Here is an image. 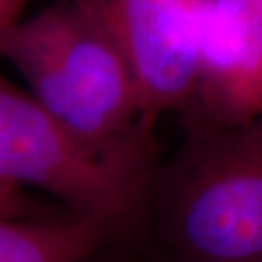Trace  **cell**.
<instances>
[{"mask_svg":"<svg viewBox=\"0 0 262 262\" xmlns=\"http://www.w3.org/2000/svg\"><path fill=\"white\" fill-rule=\"evenodd\" d=\"M89 262H91V260H89Z\"/></svg>","mask_w":262,"mask_h":262,"instance_id":"9","label":"cell"},{"mask_svg":"<svg viewBox=\"0 0 262 262\" xmlns=\"http://www.w3.org/2000/svg\"><path fill=\"white\" fill-rule=\"evenodd\" d=\"M26 2L28 0H0V28L17 23Z\"/></svg>","mask_w":262,"mask_h":262,"instance_id":"8","label":"cell"},{"mask_svg":"<svg viewBox=\"0 0 262 262\" xmlns=\"http://www.w3.org/2000/svg\"><path fill=\"white\" fill-rule=\"evenodd\" d=\"M154 177V136L124 148L97 146L0 73L2 182L50 192L118 237L138 222Z\"/></svg>","mask_w":262,"mask_h":262,"instance_id":"2","label":"cell"},{"mask_svg":"<svg viewBox=\"0 0 262 262\" xmlns=\"http://www.w3.org/2000/svg\"><path fill=\"white\" fill-rule=\"evenodd\" d=\"M160 194L167 240L186 262H262V114L189 119Z\"/></svg>","mask_w":262,"mask_h":262,"instance_id":"3","label":"cell"},{"mask_svg":"<svg viewBox=\"0 0 262 262\" xmlns=\"http://www.w3.org/2000/svg\"><path fill=\"white\" fill-rule=\"evenodd\" d=\"M262 114V0H208L187 119L233 124Z\"/></svg>","mask_w":262,"mask_h":262,"instance_id":"5","label":"cell"},{"mask_svg":"<svg viewBox=\"0 0 262 262\" xmlns=\"http://www.w3.org/2000/svg\"><path fill=\"white\" fill-rule=\"evenodd\" d=\"M113 238L106 227L70 211L0 220V262H89Z\"/></svg>","mask_w":262,"mask_h":262,"instance_id":"6","label":"cell"},{"mask_svg":"<svg viewBox=\"0 0 262 262\" xmlns=\"http://www.w3.org/2000/svg\"><path fill=\"white\" fill-rule=\"evenodd\" d=\"M58 213L61 211L28 196L20 187L5 184V182L0 181V220L45 218Z\"/></svg>","mask_w":262,"mask_h":262,"instance_id":"7","label":"cell"},{"mask_svg":"<svg viewBox=\"0 0 262 262\" xmlns=\"http://www.w3.org/2000/svg\"><path fill=\"white\" fill-rule=\"evenodd\" d=\"M0 58L17 68L46 111L91 143L124 148L154 136L126 60L87 0H58L2 26Z\"/></svg>","mask_w":262,"mask_h":262,"instance_id":"1","label":"cell"},{"mask_svg":"<svg viewBox=\"0 0 262 262\" xmlns=\"http://www.w3.org/2000/svg\"><path fill=\"white\" fill-rule=\"evenodd\" d=\"M111 29L135 83L141 121L187 113L199 80L208 0H87Z\"/></svg>","mask_w":262,"mask_h":262,"instance_id":"4","label":"cell"}]
</instances>
